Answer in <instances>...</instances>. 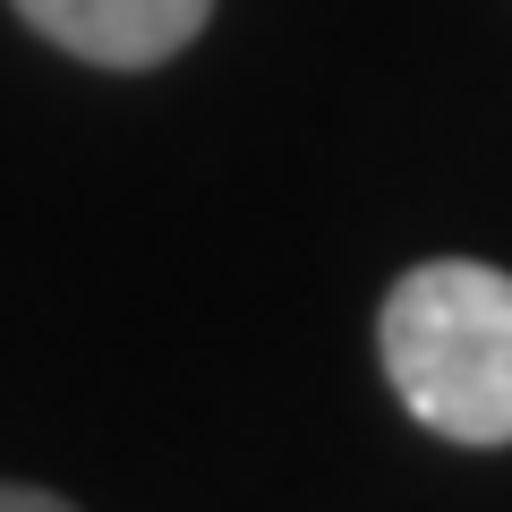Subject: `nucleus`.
Segmentation results:
<instances>
[{
  "label": "nucleus",
  "instance_id": "nucleus-1",
  "mask_svg": "<svg viewBox=\"0 0 512 512\" xmlns=\"http://www.w3.org/2000/svg\"><path fill=\"white\" fill-rule=\"evenodd\" d=\"M402 410L444 444H512V274L478 256L410 265L376 316Z\"/></svg>",
  "mask_w": 512,
  "mask_h": 512
},
{
  "label": "nucleus",
  "instance_id": "nucleus-2",
  "mask_svg": "<svg viewBox=\"0 0 512 512\" xmlns=\"http://www.w3.org/2000/svg\"><path fill=\"white\" fill-rule=\"evenodd\" d=\"M9 9L86 69H163L214 18V0H9Z\"/></svg>",
  "mask_w": 512,
  "mask_h": 512
},
{
  "label": "nucleus",
  "instance_id": "nucleus-3",
  "mask_svg": "<svg viewBox=\"0 0 512 512\" xmlns=\"http://www.w3.org/2000/svg\"><path fill=\"white\" fill-rule=\"evenodd\" d=\"M0 512H77L69 495H52V487H18V478H0Z\"/></svg>",
  "mask_w": 512,
  "mask_h": 512
}]
</instances>
